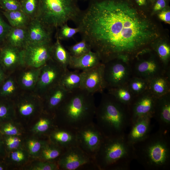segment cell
<instances>
[{"mask_svg": "<svg viewBox=\"0 0 170 170\" xmlns=\"http://www.w3.org/2000/svg\"><path fill=\"white\" fill-rule=\"evenodd\" d=\"M76 24L82 39L102 63L128 62L167 33L156 16L144 11L133 0H90Z\"/></svg>", "mask_w": 170, "mask_h": 170, "instance_id": "cell-1", "label": "cell"}, {"mask_svg": "<svg viewBox=\"0 0 170 170\" xmlns=\"http://www.w3.org/2000/svg\"><path fill=\"white\" fill-rule=\"evenodd\" d=\"M96 108L93 94L82 88L70 92L54 114L56 125L77 131L93 122Z\"/></svg>", "mask_w": 170, "mask_h": 170, "instance_id": "cell-2", "label": "cell"}, {"mask_svg": "<svg viewBox=\"0 0 170 170\" xmlns=\"http://www.w3.org/2000/svg\"><path fill=\"white\" fill-rule=\"evenodd\" d=\"M134 159L148 170H167L170 167L168 132L159 129L133 145Z\"/></svg>", "mask_w": 170, "mask_h": 170, "instance_id": "cell-3", "label": "cell"}, {"mask_svg": "<svg viewBox=\"0 0 170 170\" xmlns=\"http://www.w3.org/2000/svg\"><path fill=\"white\" fill-rule=\"evenodd\" d=\"M133 159V145L128 142L126 133L105 137L93 158L99 170H128Z\"/></svg>", "mask_w": 170, "mask_h": 170, "instance_id": "cell-4", "label": "cell"}, {"mask_svg": "<svg viewBox=\"0 0 170 170\" xmlns=\"http://www.w3.org/2000/svg\"><path fill=\"white\" fill-rule=\"evenodd\" d=\"M102 94L95 116L96 124L105 137L126 133L132 121L129 106L117 101L107 93Z\"/></svg>", "mask_w": 170, "mask_h": 170, "instance_id": "cell-5", "label": "cell"}, {"mask_svg": "<svg viewBox=\"0 0 170 170\" xmlns=\"http://www.w3.org/2000/svg\"><path fill=\"white\" fill-rule=\"evenodd\" d=\"M36 18L53 31L69 21L75 24L82 13L75 0H38Z\"/></svg>", "mask_w": 170, "mask_h": 170, "instance_id": "cell-6", "label": "cell"}, {"mask_svg": "<svg viewBox=\"0 0 170 170\" xmlns=\"http://www.w3.org/2000/svg\"><path fill=\"white\" fill-rule=\"evenodd\" d=\"M128 62L132 76L147 81L170 71V67L165 66L151 48L140 52Z\"/></svg>", "mask_w": 170, "mask_h": 170, "instance_id": "cell-7", "label": "cell"}, {"mask_svg": "<svg viewBox=\"0 0 170 170\" xmlns=\"http://www.w3.org/2000/svg\"><path fill=\"white\" fill-rule=\"evenodd\" d=\"M57 163L59 170L97 169L93 159L78 146L65 149Z\"/></svg>", "mask_w": 170, "mask_h": 170, "instance_id": "cell-8", "label": "cell"}, {"mask_svg": "<svg viewBox=\"0 0 170 170\" xmlns=\"http://www.w3.org/2000/svg\"><path fill=\"white\" fill-rule=\"evenodd\" d=\"M16 116L28 119L43 111V99L33 91H22L13 100Z\"/></svg>", "mask_w": 170, "mask_h": 170, "instance_id": "cell-9", "label": "cell"}, {"mask_svg": "<svg viewBox=\"0 0 170 170\" xmlns=\"http://www.w3.org/2000/svg\"><path fill=\"white\" fill-rule=\"evenodd\" d=\"M104 78L106 89L127 84L132 76L128 62L115 59L104 63Z\"/></svg>", "mask_w": 170, "mask_h": 170, "instance_id": "cell-10", "label": "cell"}, {"mask_svg": "<svg viewBox=\"0 0 170 170\" xmlns=\"http://www.w3.org/2000/svg\"><path fill=\"white\" fill-rule=\"evenodd\" d=\"M51 41L38 43H27L22 49L23 66L41 68L52 59Z\"/></svg>", "mask_w": 170, "mask_h": 170, "instance_id": "cell-11", "label": "cell"}, {"mask_svg": "<svg viewBox=\"0 0 170 170\" xmlns=\"http://www.w3.org/2000/svg\"><path fill=\"white\" fill-rule=\"evenodd\" d=\"M66 70L51 59L41 67L38 80L33 92L42 97L49 89L60 84Z\"/></svg>", "mask_w": 170, "mask_h": 170, "instance_id": "cell-12", "label": "cell"}, {"mask_svg": "<svg viewBox=\"0 0 170 170\" xmlns=\"http://www.w3.org/2000/svg\"><path fill=\"white\" fill-rule=\"evenodd\" d=\"M78 146L93 160L105 137L94 122L76 131Z\"/></svg>", "mask_w": 170, "mask_h": 170, "instance_id": "cell-13", "label": "cell"}, {"mask_svg": "<svg viewBox=\"0 0 170 170\" xmlns=\"http://www.w3.org/2000/svg\"><path fill=\"white\" fill-rule=\"evenodd\" d=\"M157 98L148 90L135 96L128 106L132 123L137 119L145 116L152 117Z\"/></svg>", "mask_w": 170, "mask_h": 170, "instance_id": "cell-14", "label": "cell"}, {"mask_svg": "<svg viewBox=\"0 0 170 170\" xmlns=\"http://www.w3.org/2000/svg\"><path fill=\"white\" fill-rule=\"evenodd\" d=\"M104 64L85 71H82V88L94 94L97 93H102L106 85L104 78Z\"/></svg>", "mask_w": 170, "mask_h": 170, "instance_id": "cell-15", "label": "cell"}, {"mask_svg": "<svg viewBox=\"0 0 170 170\" xmlns=\"http://www.w3.org/2000/svg\"><path fill=\"white\" fill-rule=\"evenodd\" d=\"M0 65L7 75L23 66L22 49L6 44L0 51Z\"/></svg>", "mask_w": 170, "mask_h": 170, "instance_id": "cell-16", "label": "cell"}, {"mask_svg": "<svg viewBox=\"0 0 170 170\" xmlns=\"http://www.w3.org/2000/svg\"><path fill=\"white\" fill-rule=\"evenodd\" d=\"M153 118L159 124V129L169 132L170 129V92L157 98Z\"/></svg>", "mask_w": 170, "mask_h": 170, "instance_id": "cell-17", "label": "cell"}, {"mask_svg": "<svg viewBox=\"0 0 170 170\" xmlns=\"http://www.w3.org/2000/svg\"><path fill=\"white\" fill-rule=\"evenodd\" d=\"M26 30L27 43H38L51 41L53 31L37 18L31 20Z\"/></svg>", "mask_w": 170, "mask_h": 170, "instance_id": "cell-18", "label": "cell"}, {"mask_svg": "<svg viewBox=\"0 0 170 170\" xmlns=\"http://www.w3.org/2000/svg\"><path fill=\"white\" fill-rule=\"evenodd\" d=\"M41 67L22 66L14 73L22 91H33L38 80Z\"/></svg>", "mask_w": 170, "mask_h": 170, "instance_id": "cell-19", "label": "cell"}, {"mask_svg": "<svg viewBox=\"0 0 170 170\" xmlns=\"http://www.w3.org/2000/svg\"><path fill=\"white\" fill-rule=\"evenodd\" d=\"M69 92L60 84L46 92L42 96L43 111L54 114L67 97Z\"/></svg>", "mask_w": 170, "mask_h": 170, "instance_id": "cell-20", "label": "cell"}, {"mask_svg": "<svg viewBox=\"0 0 170 170\" xmlns=\"http://www.w3.org/2000/svg\"><path fill=\"white\" fill-rule=\"evenodd\" d=\"M48 139L65 149L78 146L76 131L57 126L49 134Z\"/></svg>", "mask_w": 170, "mask_h": 170, "instance_id": "cell-21", "label": "cell"}, {"mask_svg": "<svg viewBox=\"0 0 170 170\" xmlns=\"http://www.w3.org/2000/svg\"><path fill=\"white\" fill-rule=\"evenodd\" d=\"M152 117L147 116L140 118L132 123L129 133L126 134L128 142L133 145L146 138L150 133Z\"/></svg>", "mask_w": 170, "mask_h": 170, "instance_id": "cell-22", "label": "cell"}, {"mask_svg": "<svg viewBox=\"0 0 170 170\" xmlns=\"http://www.w3.org/2000/svg\"><path fill=\"white\" fill-rule=\"evenodd\" d=\"M101 63L98 53L91 50L79 57L71 56L68 67L84 71L96 66Z\"/></svg>", "mask_w": 170, "mask_h": 170, "instance_id": "cell-23", "label": "cell"}, {"mask_svg": "<svg viewBox=\"0 0 170 170\" xmlns=\"http://www.w3.org/2000/svg\"><path fill=\"white\" fill-rule=\"evenodd\" d=\"M148 90L157 98L170 92V71L148 81Z\"/></svg>", "mask_w": 170, "mask_h": 170, "instance_id": "cell-24", "label": "cell"}, {"mask_svg": "<svg viewBox=\"0 0 170 170\" xmlns=\"http://www.w3.org/2000/svg\"><path fill=\"white\" fill-rule=\"evenodd\" d=\"M33 126L31 131L34 134L43 135L48 137L50 132L57 127L54 114L44 111Z\"/></svg>", "mask_w": 170, "mask_h": 170, "instance_id": "cell-25", "label": "cell"}, {"mask_svg": "<svg viewBox=\"0 0 170 170\" xmlns=\"http://www.w3.org/2000/svg\"><path fill=\"white\" fill-rule=\"evenodd\" d=\"M151 49L156 53L160 60L167 68H170V42L167 33L157 40Z\"/></svg>", "mask_w": 170, "mask_h": 170, "instance_id": "cell-26", "label": "cell"}, {"mask_svg": "<svg viewBox=\"0 0 170 170\" xmlns=\"http://www.w3.org/2000/svg\"><path fill=\"white\" fill-rule=\"evenodd\" d=\"M22 91L13 73L8 75L0 86V98L13 100Z\"/></svg>", "mask_w": 170, "mask_h": 170, "instance_id": "cell-27", "label": "cell"}, {"mask_svg": "<svg viewBox=\"0 0 170 170\" xmlns=\"http://www.w3.org/2000/svg\"><path fill=\"white\" fill-rule=\"evenodd\" d=\"M56 37V41L52 46V59L66 70L68 69L71 56L62 44L57 36Z\"/></svg>", "mask_w": 170, "mask_h": 170, "instance_id": "cell-28", "label": "cell"}, {"mask_svg": "<svg viewBox=\"0 0 170 170\" xmlns=\"http://www.w3.org/2000/svg\"><path fill=\"white\" fill-rule=\"evenodd\" d=\"M60 84L69 92L82 88V73L78 70L70 71L68 69L63 75Z\"/></svg>", "mask_w": 170, "mask_h": 170, "instance_id": "cell-29", "label": "cell"}, {"mask_svg": "<svg viewBox=\"0 0 170 170\" xmlns=\"http://www.w3.org/2000/svg\"><path fill=\"white\" fill-rule=\"evenodd\" d=\"M5 39L7 44L22 49L27 43L26 27H12Z\"/></svg>", "mask_w": 170, "mask_h": 170, "instance_id": "cell-30", "label": "cell"}, {"mask_svg": "<svg viewBox=\"0 0 170 170\" xmlns=\"http://www.w3.org/2000/svg\"><path fill=\"white\" fill-rule=\"evenodd\" d=\"M65 150L48 139L43 146L38 159L41 161L57 162Z\"/></svg>", "mask_w": 170, "mask_h": 170, "instance_id": "cell-31", "label": "cell"}, {"mask_svg": "<svg viewBox=\"0 0 170 170\" xmlns=\"http://www.w3.org/2000/svg\"><path fill=\"white\" fill-rule=\"evenodd\" d=\"M107 93L112 96L121 103L129 106L132 102L134 96L127 84L109 88Z\"/></svg>", "mask_w": 170, "mask_h": 170, "instance_id": "cell-32", "label": "cell"}, {"mask_svg": "<svg viewBox=\"0 0 170 170\" xmlns=\"http://www.w3.org/2000/svg\"><path fill=\"white\" fill-rule=\"evenodd\" d=\"M30 157L23 146L7 153L4 160L8 167L11 165H24L28 161Z\"/></svg>", "mask_w": 170, "mask_h": 170, "instance_id": "cell-33", "label": "cell"}, {"mask_svg": "<svg viewBox=\"0 0 170 170\" xmlns=\"http://www.w3.org/2000/svg\"><path fill=\"white\" fill-rule=\"evenodd\" d=\"M3 14L12 27L26 28L31 20L21 10L4 11Z\"/></svg>", "mask_w": 170, "mask_h": 170, "instance_id": "cell-34", "label": "cell"}, {"mask_svg": "<svg viewBox=\"0 0 170 170\" xmlns=\"http://www.w3.org/2000/svg\"><path fill=\"white\" fill-rule=\"evenodd\" d=\"M0 99V124L6 122L14 120L16 117L13 100Z\"/></svg>", "mask_w": 170, "mask_h": 170, "instance_id": "cell-35", "label": "cell"}, {"mask_svg": "<svg viewBox=\"0 0 170 170\" xmlns=\"http://www.w3.org/2000/svg\"><path fill=\"white\" fill-rule=\"evenodd\" d=\"M41 140L35 138H29L24 141V147L30 157L38 159L42 147L48 141Z\"/></svg>", "mask_w": 170, "mask_h": 170, "instance_id": "cell-36", "label": "cell"}, {"mask_svg": "<svg viewBox=\"0 0 170 170\" xmlns=\"http://www.w3.org/2000/svg\"><path fill=\"white\" fill-rule=\"evenodd\" d=\"M127 85L133 94L136 96L148 90V81L139 77L132 76Z\"/></svg>", "mask_w": 170, "mask_h": 170, "instance_id": "cell-37", "label": "cell"}, {"mask_svg": "<svg viewBox=\"0 0 170 170\" xmlns=\"http://www.w3.org/2000/svg\"><path fill=\"white\" fill-rule=\"evenodd\" d=\"M14 121H8L0 124V132L3 135L21 136L23 133L21 126Z\"/></svg>", "mask_w": 170, "mask_h": 170, "instance_id": "cell-38", "label": "cell"}, {"mask_svg": "<svg viewBox=\"0 0 170 170\" xmlns=\"http://www.w3.org/2000/svg\"><path fill=\"white\" fill-rule=\"evenodd\" d=\"M68 51L71 56L77 57L81 56L92 50L90 45L83 39L69 47Z\"/></svg>", "mask_w": 170, "mask_h": 170, "instance_id": "cell-39", "label": "cell"}, {"mask_svg": "<svg viewBox=\"0 0 170 170\" xmlns=\"http://www.w3.org/2000/svg\"><path fill=\"white\" fill-rule=\"evenodd\" d=\"M3 137L7 153L24 146V141L20 136L3 135Z\"/></svg>", "mask_w": 170, "mask_h": 170, "instance_id": "cell-40", "label": "cell"}, {"mask_svg": "<svg viewBox=\"0 0 170 170\" xmlns=\"http://www.w3.org/2000/svg\"><path fill=\"white\" fill-rule=\"evenodd\" d=\"M21 10L31 19L36 17L38 7V0H20Z\"/></svg>", "mask_w": 170, "mask_h": 170, "instance_id": "cell-41", "label": "cell"}, {"mask_svg": "<svg viewBox=\"0 0 170 170\" xmlns=\"http://www.w3.org/2000/svg\"><path fill=\"white\" fill-rule=\"evenodd\" d=\"M80 30L78 27H71L66 23L59 27L56 36L60 40H66L72 38Z\"/></svg>", "mask_w": 170, "mask_h": 170, "instance_id": "cell-42", "label": "cell"}, {"mask_svg": "<svg viewBox=\"0 0 170 170\" xmlns=\"http://www.w3.org/2000/svg\"><path fill=\"white\" fill-rule=\"evenodd\" d=\"M31 170H59L56 162L40 161L31 164L28 168Z\"/></svg>", "mask_w": 170, "mask_h": 170, "instance_id": "cell-43", "label": "cell"}, {"mask_svg": "<svg viewBox=\"0 0 170 170\" xmlns=\"http://www.w3.org/2000/svg\"><path fill=\"white\" fill-rule=\"evenodd\" d=\"M0 4L5 11L21 10L20 1L19 0H0Z\"/></svg>", "mask_w": 170, "mask_h": 170, "instance_id": "cell-44", "label": "cell"}, {"mask_svg": "<svg viewBox=\"0 0 170 170\" xmlns=\"http://www.w3.org/2000/svg\"><path fill=\"white\" fill-rule=\"evenodd\" d=\"M170 0H156L152 6L150 14L152 16L157 14L169 6Z\"/></svg>", "mask_w": 170, "mask_h": 170, "instance_id": "cell-45", "label": "cell"}, {"mask_svg": "<svg viewBox=\"0 0 170 170\" xmlns=\"http://www.w3.org/2000/svg\"><path fill=\"white\" fill-rule=\"evenodd\" d=\"M12 27L4 20L0 15V42L5 39Z\"/></svg>", "mask_w": 170, "mask_h": 170, "instance_id": "cell-46", "label": "cell"}, {"mask_svg": "<svg viewBox=\"0 0 170 170\" xmlns=\"http://www.w3.org/2000/svg\"><path fill=\"white\" fill-rule=\"evenodd\" d=\"M160 21L166 24H170V7L169 6L163 9L156 15Z\"/></svg>", "mask_w": 170, "mask_h": 170, "instance_id": "cell-47", "label": "cell"}, {"mask_svg": "<svg viewBox=\"0 0 170 170\" xmlns=\"http://www.w3.org/2000/svg\"><path fill=\"white\" fill-rule=\"evenodd\" d=\"M133 1L135 4L141 10L150 14L151 5L148 0H133Z\"/></svg>", "mask_w": 170, "mask_h": 170, "instance_id": "cell-48", "label": "cell"}, {"mask_svg": "<svg viewBox=\"0 0 170 170\" xmlns=\"http://www.w3.org/2000/svg\"><path fill=\"white\" fill-rule=\"evenodd\" d=\"M6 154L4 144L3 135L0 132V159H4L6 155Z\"/></svg>", "mask_w": 170, "mask_h": 170, "instance_id": "cell-49", "label": "cell"}, {"mask_svg": "<svg viewBox=\"0 0 170 170\" xmlns=\"http://www.w3.org/2000/svg\"><path fill=\"white\" fill-rule=\"evenodd\" d=\"M8 75L0 65V86L6 79Z\"/></svg>", "mask_w": 170, "mask_h": 170, "instance_id": "cell-50", "label": "cell"}, {"mask_svg": "<svg viewBox=\"0 0 170 170\" xmlns=\"http://www.w3.org/2000/svg\"><path fill=\"white\" fill-rule=\"evenodd\" d=\"M8 168L4 159H0V170H5Z\"/></svg>", "mask_w": 170, "mask_h": 170, "instance_id": "cell-51", "label": "cell"}, {"mask_svg": "<svg viewBox=\"0 0 170 170\" xmlns=\"http://www.w3.org/2000/svg\"><path fill=\"white\" fill-rule=\"evenodd\" d=\"M156 0H148L150 3V4H151V7H152V5H153V3H154V2H155Z\"/></svg>", "mask_w": 170, "mask_h": 170, "instance_id": "cell-52", "label": "cell"}, {"mask_svg": "<svg viewBox=\"0 0 170 170\" xmlns=\"http://www.w3.org/2000/svg\"><path fill=\"white\" fill-rule=\"evenodd\" d=\"M76 0V1H77V2L78 1H89L90 0Z\"/></svg>", "mask_w": 170, "mask_h": 170, "instance_id": "cell-53", "label": "cell"}]
</instances>
